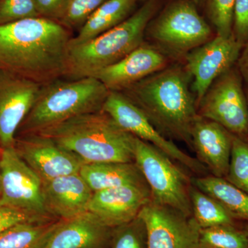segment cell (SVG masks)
I'll list each match as a JSON object with an SVG mask.
<instances>
[{
	"instance_id": "obj_35",
	"label": "cell",
	"mask_w": 248,
	"mask_h": 248,
	"mask_svg": "<svg viewBox=\"0 0 248 248\" xmlns=\"http://www.w3.org/2000/svg\"><path fill=\"white\" fill-rule=\"evenodd\" d=\"M139 1H143V2H144V1H146V0H138ZM192 1H193L194 3L196 5H197V6H200L201 4H202V1H203V0H192Z\"/></svg>"
},
{
	"instance_id": "obj_15",
	"label": "cell",
	"mask_w": 248,
	"mask_h": 248,
	"mask_svg": "<svg viewBox=\"0 0 248 248\" xmlns=\"http://www.w3.org/2000/svg\"><path fill=\"white\" fill-rule=\"evenodd\" d=\"M151 194L148 185L124 186L93 192L88 212L111 228L138 218Z\"/></svg>"
},
{
	"instance_id": "obj_32",
	"label": "cell",
	"mask_w": 248,
	"mask_h": 248,
	"mask_svg": "<svg viewBox=\"0 0 248 248\" xmlns=\"http://www.w3.org/2000/svg\"><path fill=\"white\" fill-rule=\"evenodd\" d=\"M39 16L61 22L66 16L71 0H34Z\"/></svg>"
},
{
	"instance_id": "obj_28",
	"label": "cell",
	"mask_w": 248,
	"mask_h": 248,
	"mask_svg": "<svg viewBox=\"0 0 248 248\" xmlns=\"http://www.w3.org/2000/svg\"><path fill=\"white\" fill-rule=\"evenodd\" d=\"M110 248H148L143 220L138 216L133 221L114 228Z\"/></svg>"
},
{
	"instance_id": "obj_12",
	"label": "cell",
	"mask_w": 248,
	"mask_h": 248,
	"mask_svg": "<svg viewBox=\"0 0 248 248\" xmlns=\"http://www.w3.org/2000/svg\"><path fill=\"white\" fill-rule=\"evenodd\" d=\"M139 217L146 226L148 248H199L201 228L193 217L151 201Z\"/></svg>"
},
{
	"instance_id": "obj_2",
	"label": "cell",
	"mask_w": 248,
	"mask_h": 248,
	"mask_svg": "<svg viewBox=\"0 0 248 248\" xmlns=\"http://www.w3.org/2000/svg\"><path fill=\"white\" fill-rule=\"evenodd\" d=\"M188 76L181 67L168 66L122 93L165 137L185 142L192 148L191 129L198 114Z\"/></svg>"
},
{
	"instance_id": "obj_5",
	"label": "cell",
	"mask_w": 248,
	"mask_h": 248,
	"mask_svg": "<svg viewBox=\"0 0 248 248\" xmlns=\"http://www.w3.org/2000/svg\"><path fill=\"white\" fill-rule=\"evenodd\" d=\"M109 93L95 78H62L43 85L16 137L39 133L77 116L101 110Z\"/></svg>"
},
{
	"instance_id": "obj_26",
	"label": "cell",
	"mask_w": 248,
	"mask_h": 248,
	"mask_svg": "<svg viewBox=\"0 0 248 248\" xmlns=\"http://www.w3.org/2000/svg\"><path fill=\"white\" fill-rule=\"evenodd\" d=\"M225 179L248 195V144L234 135L229 169Z\"/></svg>"
},
{
	"instance_id": "obj_17",
	"label": "cell",
	"mask_w": 248,
	"mask_h": 248,
	"mask_svg": "<svg viewBox=\"0 0 248 248\" xmlns=\"http://www.w3.org/2000/svg\"><path fill=\"white\" fill-rule=\"evenodd\" d=\"M190 136L197 159L212 175L225 179L231 161L233 135L217 122L198 115Z\"/></svg>"
},
{
	"instance_id": "obj_18",
	"label": "cell",
	"mask_w": 248,
	"mask_h": 248,
	"mask_svg": "<svg viewBox=\"0 0 248 248\" xmlns=\"http://www.w3.org/2000/svg\"><path fill=\"white\" fill-rule=\"evenodd\" d=\"M93 192L79 173L42 181L46 210L55 219H71L87 213Z\"/></svg>"
},
{
	"instance_id": "obj_3",
	"label": "cell",
	"mask_w": 248,
	"mask_h": 248,
	"mask_svg": "<svg viewBox=\"0 0 248 248\" xmlns=\"http://www.w3.org/2000/svg\"><path fill=\"white\" fill-rule=\"evenodd\" d=\"M86 164L135 162V137L102 110L77 116L39 133Z\"/></svg>"
},
{
	"instance_id": "obj_24",
	"label": "cell",
	"mask_w": 248,
	"mask_h": 248,
	"mask_svg": "<svg viewBox=\"0 0 248 248\" xmlns=\"http://www.w3.org/2000/svg\"><path fill=\"white\" fill-rule=\"evenodd\" d=\"M190 197L192 217L201 229L223 225L238 226V221L218 201L201 190L192 183Z\"/></svg>"
},
{
	"instance_id": "obj_4",
	"label": "cell",
	"mask_w": 248,
	"mask_h": 248,
	"mask_svg": "<svg viewBox=\"0 0 248 248\" xmlns=\"http://www.w3.org/2000/svg\"><path fill=\"white\" fill-rule=\"evenodd\" d=\"M159 7L160 0H146L119 25L81 45L70 46L65 78H94L101 70L125 58L143 43L146 28Z\"/></svg>"
},
{
	"instance_id": "obj_31",
	"label": "cell",
	"mask_w": 248,
	"mask_h": 248,
	"mask_svg": "<svg viewBox=\"0 0 248 248\" xmlns=\"http://www.w3.org/2000/svg\"><path fill=\"white\" fill-rule=\"evenodd\" d=\"M232 34L241 45L248 43V0H235Z\"/></svg>"
},
{
	"instance_id": "obj_10",
	"label": "cell",
	"mask_w": 248,
	"mask_h": 248,
	"mask_svg": "<svg viewBox=\"0 0 248 248\" xmlns=\"http://www.w3.org/2000/svg\"><path fill=\"white\" fill-rule=\"evenodd\" d=\"M102 110L125 131L153 145L197 177L208 175V170L203 164L182 151L172 140L160 133L141 109L123 93L110 91Z\"/></svg>"
},
{
	"instance_id": "obj_29",
	"label": "cell",
	"mask_w": 248,
	"mask_h": 248,
	"mask_svg": "<svg viewBox=\"0 0 248 248\" xmlns=\"http://www.w3.org/2000/svg\"><path fill=\"white\" fill-rule=\"evenodd\" d=\"M107 0H71L62 25L72 31H79L91 15Z\"/></svg>"
},
{
	"instance_id": "obj_9",
	"label": "cell",
	"mask_w": 248,
	"mask_h": 248,
	"mask_svg": "<svg viewBox=\"0 0 248 248\" xmlns=\"http://www.w3.org/2000/svg\"><path fill=\"white\" fill-rule=\"evenodd\" d=\"M0 204L17 209L40 222L54 221L46 210L42 179L18 155L14 146L0 152Z\"/></svg>"
},
{
	"instance_id": "obj_23",
	"label": "cell",
	"mask_w": 248,
	"mask_h": 248,
	"mask_svg": "<svg viewBox=\"0 0 248 248\" xmlns=\"http://www.w3.org/2000/svg\"><path fill=\"white\" fill-rule=\"evenodd\" d=\"M60 220L26 222L0 234V248H44Z\"/></svg>"
},
{
	"instance_id": "obj_16",
	"label": "cell",
	"mask_w": 248,
	"mask_h": 248,
	"mask_svg": "<svg viewBox=\"0 0 248 248\" xmlns=\"http://www.w3.org/2000/svg\"><path fill=\"white\" fill-rule=\"evenodd\" d=\"M169 58L154 45L145 43L113 64L98 72L97 78L110 91L122 92L129 86L168 67Z\"/></svg>"
},
{
	"instance_id": "obj_19",
	"label": "cell",
	"mask_w": 248,
	"mask_h": 248,
	"mask_svg": "<svg viewBox=\"0 0 248 248\" xmlns=\"http://www.w3.org/2000/svg\"><path fill=\"white\" fill-rule=\"evenodd\" d=\"M113 230L87 212L60 220L44 248H110Z\"/></svg>"
},
{
	"instance_id": "obj_30",
	"label": "cell",
	"mask_w": 248,
	"mask_h": 248,
	"mask_svg": "<svg viewBox=\"0 0 248 248\" xmlns=\"http://www.w3.org/2000/svg\"><path fill=\"white\" fill-rule=\"evenodd\" d=\"M36 17L34 0H0V26Z\"/></svg>"
},
{
	"instance_id": "obj_27",
	"label": "cell",
	"mask_w": 248,
	"mask_h": 248,
	"mask_svg": "<svg viewBox=\"0 0 248 248\" xmlns=\"http://www.w3.org/2000/svg\"><path fill=\"white\" fill-rule=\"evenodd\" d=\"M235 0H204L205 14L216 35L229 37L232 33Z\"/></svg>"
},
{
	"instance_id": "obj_6",
	"label": "cell",
	"mask_w": 248,
	"mask_h": 248,
	"mask_svg": "<svg viewBox=\"0 0 248 248\" xmlns=\"http://www.w3.org/2000/svg\"><path fill=\"white\" fill-rule=\"evenodd\" d=\"M157 48L182 56L211 40L213 30L192 0H174L155 15L146 28Z\"/></svg>"
},
{
	"instance_id": "obj_33",
	"label": "cell",
	"mask_w": 248,
	"mask_h": 248,
	"mask_svg": "<svg viewBox=\"0 0 248 248\" xmlns=\"http://www.w3.org/2000/svg\"><path fill=\"white\" fill-rule=\"evenodd\" d=\"M26 222L40 221L21 210L0 204V234L11 227Z\"/></svg>"
},
{
	"instance_id": "obj_13",
	"label": "cell",
	"mask_w": 248,
	"mask_h": 248,
	"mask_svg": "<svg viewBox=\"0 0 248 248\" xmlns=\"http://www.w3.org/2000/svg\"><path fill=\"white\" fill-rule=\"evenodd\" d=\"M14 148L42 181L79 173L86 164L78 155L40 133L16 137Z\"/></svg>"
},
{
	"instance_id": "obj_1",
	"label": "cell",
	"mask_w": 248,
	"mask_h": 248,
	"mask_svg": "<svg viewBox=\"0 0 248 248\" xmlns=\"http://www.w3.org/2000/svg\"><path fill=\"white\" fill-rule=\"evenodd\" d=\"M73 32L41 17L0 26V71L41 85L65 78Z\"/></svg>"
},
{
	"instance_id": "obj_14",
	"label": "cell",
	"mask_w": 248,
	"mask_h": 248,
	"mask_svg": "<svg viewBox=\"0 0 248 248\" xmlns=\"http://www.w3.org/2000/svg\"><path fill=\"white\" fill-rule=\"evenodd\" d=\"M43 85L0 71V146H14L17 132Z\"/></svg>"
},
{
	"instance_id": "obj_11",
	"label": "cell",
	"mask_w": 248,
	"mask_h": 248,
	"mask_svg": "<svg viewBox=\"0 0 248 248\" xmlns=\"http://www.w3.org/2000/svg\"><path fill=\"white\" fill-rule=\"evenodd\" d=\"M244 46L232 34L215 35L185 55L186 71L192 77L197 107L214 81L236 64Z\"/></svg>"
},
{
	"instance_id": "obj_8",
	"label": "cell",
	"mask_w": 248,
	"mask_h": 248,
	"mask_svg": "<svg viewBox=\"0 0 248 248\" xmlns=\"http://www.w3.org/2000/svg\"><path fill=\"white\" fill-rule=\"evenodd\" d=\"M197 114L248 143V99L236 65L214 81L197 106Z\"/></svg>"
},
{
	"instance_id": "obj_25",
	"label": "cell",
	"mask_w": 248,
	"mask_h": 248,
	"mask_svg": "<svg viewBox=\"0 0 248 248\" xmlns=\"http://www.w3.org/2000/svg\"><path fill=\"white\" fill-rule=\"evenodd\" d=\"M199 248H248V240L243 228L223 225L201 229Z\"/></svg>"
},
{
	"instance_id": "obj_22",
	"label": "cell",
	"mask_w": 248,
	"mask_h": 248,
	"mask_svg": "<svg viewBox=\"0 0 248 248\" xmlns=\"http://www.w3.org/2000/svg\"><path fill=\"white\" fill-rule=\"evenodd\" d=\"M192 183L218 201L236 221L248 222V195L244 191L212 174L192 178Z\"/></svg>"
},
{
	"instance_id": "obj_39",
	"label": "cell",
	"mask_w": 248,
	"mask_h": 248,
	"mask_svg": "<svg viewBox=\"0 0 248 248\" xmlns=\"http://www.w3.org/2000/svg\"><path fill=\"white\" fill-rule=\"evenodd\" d=\"M1 146H0V152H1Z\"/></svg>"
},
{
	"instance_id": "obj_7",
	"label": "cell",
	"mask_w": 248,
	"mask_h": 248,
	"mask_svg": "<svg viewBox=\"0 0 248 248\" xmlns=\"http://www.w3.org/2000/svg\"><path fill=\"white\" fill-rule=\"evenodd\" d=\"M135 163L151 194V202L192 216L190 190L192 178L158 148L135 138Z\"/></svg>"
},
{
	"instance_id": "obj_37",
	"label": "cell",
	"mask_w": 248,
	"mask_h": 248,
	"mask_svg": "<svg viewBox=\"0 0 248 248\" xmlns=\"http://www.w3.org/2000/svg\"><path fill=\"white\" fill-rule=\"evenodd\" d=\"M1 174H0V197H1Z\"/></svg>"
},
{
	"instance_id": "obj_34",
	"label": "cell",
	"mask_w": 248,
	"mask_h": 248,
	"mask_svg": "<svg viewBox=\"0 0 248 248\" xmlns=\"http://www.w3.org/2000/svg\"><path fill=\"white\" fill-rule=\"evenodd\" d=\"M236 65L243 80L247 83L248 86V42L243 46Z\"/></svg>"
},
{
	"instance_id": "obj_36",
	"label": "cell",
	"mask_w": 248,
	"mask_h": 248,
	"mask_svg": "<svg viewBox=\"0 0 248 248\" xmlns=\"http://www.w3.org/2000/svg\"><path fill=\"white\" fill-rule=\"evenodd\" d=\"M243 229H244V231L245 232V233H246V236H247L248 240V222H246V223H245L244 228H243Z\"/></svg>"
},
{
	"instance_id": "obj_38",
	"label": "cell",
	"mask_w": 248,
	"mask_h": 248,
	"mask_svg": "<svg viewBox=\"0 0 248 248\" xmlns=\"http://www.w3.org/2000/svg\"><path fill=\"white\" fill-rule=\"evenodd\" d=\"M246 97H247L248 103V86L247 87V89H246Z\"/></svg>"
},
{
	"instance_id": "obj_20",
	"label": "cell",
	"mask_w": 248,
	"mask_h": 248,
	"mask_svg": "<svg viewBox=\"0 0 248 248\" xmlns=\"http://www.w3.org/2000/svg\"><path fill=\"white\" fill-rule=\"evenodd\" d=\"M80 175L93 192L124 186L148 185L135 162H97L84 164Z\"/></svg>"
},
{
	"instance_id": "obj_21",
	"label": "cell",
	"mask_w": 248,
	"mask_h": 248,
	"mask_svg": "<svg viewBox=\"0 0 248 248\" xmlns=\"http://www.w3.org/2000/svg\"><path fill=\"white\" fill-rule=\"evenodd\" d=\"M138 0H107L87 19L70 46L81 45L125 21L135 11Z\"/></svg>"
}]
</instances>
